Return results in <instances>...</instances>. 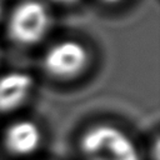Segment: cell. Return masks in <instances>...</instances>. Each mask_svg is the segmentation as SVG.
Here are the masks:
<instances>
[{"mask_svg": "<svg viewBox=\"0 0 160 160\" xmlns=\"http://www.w3.org/2000/svg\"><path fill=\"white\" fill-rule=\"evenodd\" d=\"M89 64L88 49L79 41L65 39L51 45L42 56L44 71L59 80L79 76Z\"/></svg>", "mask_w": 160, "mask_h": 160, "instance_id": "obj_3", "label": "cell"}, {"mask_svg": "<svg viewBox=\"0 0 160 160\" xmlns=\"http://www.w3.org/2000/svg\"><path fill=\"white\" fill-rule=\"evenodd\" d=\"M102 2H105V4H108V5H115V4H119V2H121L122 0H101Z\"/></svg>", "mask_w": 160, "mask_h": 160, "instance_id": "obj_7", "label": "cell"}, {"mask_svg": "<svg viewBox=\"0 0 160 160\" xmlns=\"http://www.w3.org/2000/svg\"><path fill=\"white\" fill-rule=\"evenodd\" d=\"M79 150L85 160H140L138 146L120 128L96 124L79 139Z\"/></svg>", "mask_w": 160, "mask_h": 160, "instance_id": "obj_1", "label": "cell"}, {"mask_svg": "<svg viewBox=\"0 0 160 160\" xmlns=\"http://www.w3.org/2000/svg\"><path fill=\"white\" fill-rule=\"evenodd\" d=\"M2 10H4V8H2V4H1V1H0V18H1V15H2Z\"/></svg>", "mask_w": 160, "mask_h": 160, "instance_id": "obj_8", "label": "cell"}, {"mask_svg": "<svg viewBox=\"0 0 160 160\" xmlns=\"http://www.w3.org/2000/svg\"><path fill=\"white\" fill-rule=\"evenodd\" d=\"M51 1L55 4H59V5H72V4L78 2L79 0H51Z\"/></svg>", "mask_w": 160, "mask_h": 160, "instance_id": "obj_6", "label": "cell"}, {"mask_svg": "<svg viewBox=\"0 0 160 160\" xmlns=\"http://www.w3.org/2000/svg\"><path fill=\"white\" fill-rule=\"evenodd\" d=\"M49 25L50 16L44 4L38 0H24L12 9L6 34L19 46H32L44 39Z\"/></svg>", "mask_w": 160, "mask_h": 160, "instance_id": "obj_2", "label": "cell"}, {"mask_svg": "<svg viewBox=\"0 0 160 160\" xmlns=\"http://www.w3.org/2000/svg\"><path fill=\"white\" fill-rule=\"evenodd\" d=\"M41 144V131L36 122L21 119L10 124L4 132V146L14 156H29Z\"/></svg>", "mask_w": 160, "mask_h": 160, "instance_id": "obj_5", "label": "cell"}, {"mask_svg": "<svg viewBox=\"0 0 160 160\" xmlns=\"http://www.w3.org/2000/svg\"><path fill=\"white\" fill-rule=\"evenodd\" d=\"M34 88V78L25 71L0 75V114H9L25 104Z\"/></svg>", "mask_w": 160, "mask_h": 160, "instance_id": "obj_4", "label": "cell"}]
</instances>
